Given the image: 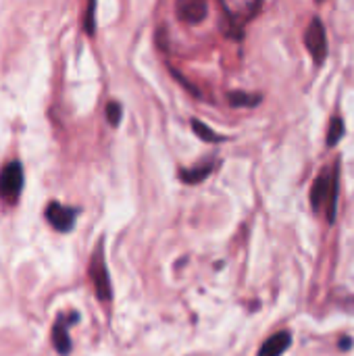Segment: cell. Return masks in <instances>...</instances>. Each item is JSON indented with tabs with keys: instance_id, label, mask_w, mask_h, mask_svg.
<instances>
[{
	"instance_id": "cell-15",
	"label": "cell",
	"mask_w": 354,
	"mask_h": 356,
	"mask_svg": "<svg viewBox=\"0 0 354 356\" xmlns=\"http://www.w3.org/2000/svg\"><path fill=\"white\" fill-rule=\"evenodd\" d=\"M317 2H321V0H317Z\"/></svg>"
},
{
	"instance_id": "cell-9",
	"label": "cell",
	"mask_w": 354,
	"mask_h": 356,
	"mask_svg": "<svg viewBox=\"0 0 354 356\" xmlns=\"http://www.w3.org/2000/svg\"><path fill=\"white\" fill-rule=\"evenodd\" d=\"M213 169H215V163L211 161V163H204V165H198V167H194V169H184V171H179V177L186 181V184H200L202 179H207L211 173H213Z\"/></svg>"
},
{
	"instance_id": "cell-5",
	"label": "cell",
	"mask_w": 354,
	"mask_h": 356,
	"mask_svg": "<svg viewBox=\"0 0 354 356\" xmlns=\"http://www.w3.org/2000/svg\"><path fill=\"white\" fill-rule=\"evenodd\" d=\"M175 13L184 23L196 25V23L204 21V17L209 13V4H207V0H177Z\"/></svg>"
},
{
	"instance_id": "cell-1",
	"label": "cell",
	"mask_w": 354,
	"mask_h": 356,
	"mask_svg": "<svg viewBox=\"0 0 354 356\" xmlns=\"http://www.w3.org/2000/svg\"><path fill=\"white\" fill-rule=\"evenodd\" d=\"M23 190V167L19 161H10L0 171V200L4 204H15Z\"/></svg>"
},
{
	"instance_id": "cell-12",
	"label": "cell",
	"mask_w": 354,
	"mask_h": 356,
	"mask_svg": "<svg viewBox=\"0 0 354 356\" xmlns=\"http://www.w3.org/2000/svg\"><path fill=\"white\" fill-rule=\"evenodd\" d=\"M342 134H344V121L340 117H332L330 129H328V146L334 148L342 140Z\"/></svg>"
},
{
	"instance_id": "cell-7",
	"label": "cell",
	"mask_w": 354,
	"mask_h": 356,
	"mask_svg": "<svg viewBox=\"0 0 354 356\" xmlns=\"http://www.w3.org/2000/svg\"><path fill=\"white\" fill-rule=\"evenodd\" d=\"M77 319V315H61L52 327V342H54V348L56 353L63 356H67L71 353V338H69V323H73Z\"/></svg>"
},
{
	"instance_id": "cell-8",
	"label": "cell",
	"mask_w": 354,
	"mask_h": 356,
	"mask_svg": "<svg viewBox=\"0 0 354 356\" xmlns=\"http://www.w3.org/2000/svg\"><path fill=\"white\" fill-rule=\"evenodd\" d=\"M290 342H292V336L288 332H280L263 344V348L259 350V356H282L290 348Z\"/></svg>"
},
{
	"instance_id": "cell-3",
	"label": "cell",
	"mask_w": 354,
	"mask_h": 356,
	"mask_svg": "<svg viewBox=\"0 0 354 356\" xmlns=\"http://www.w3.org/2000/svg\"><path fill=\"white\" fill-rule=\"evenodd\" d=\"M90 277H92V284H94V288H96V296H98L102 302L111 300V280H108V271H106V263H104L102 244H98L96 252L92 254Z\"/></svg>"
},
{
	"instance_id": "cell-2",
	"label": "cell",
	"mask_w": 354,
	"mask_h": 356,
	"mask_svg": "<svg viewBox=\"0 0 354 356\" xmlns=\"http://www.w3.org/2000/svg\"><path fill=\"white\" fill-rule=\"evenodd\" d=\"M305 44L315 60V65H323L325 56H328V35H325V27L321 23L319 17H313L309 27H307V33H305Z\"/></svg>"
},
{
	"instance_id": "cell-4",
	"label": "cell",
	"mask_w": 354,
	"mask_h": 356,
	"mask_svg": "<svg viewBox=\"0 0 354 356\" xmlns=\"http://www.w3.org/2000/svg\"><path fill=\"white\" fill-rule=\"evenodd\" d=\"M77 211L71 207H63L58 202H50L46 209V221L56 229V232H71L75 223Z\"/></svg>"
},
{
	"instance_id": "cell-10",
	"label": "cell",
	"mask_w": 354,
	"mask_h": 356,
	"mask_svg": "<svg viewBox=\"0 0 354 356\" xmlns=\"http://www.w3.org/2000/svg\"><path fill=\"white\" fill-rule=\"evenodd\" d=\"M192 129H194V134H196L202 142L217 144V142H223V140H225L223 136L215 134L209 125H204V123H202V121H198V119H192Z\"/></svg>"
},
{
	"instance_id": "cell-13",
	"label": "cell",
	"mask_w": 354,
	"mask_h": 356,
	"mask_svg": "<svg viewBox=\"0 0 354 356\" xmlns=\"http://www.w3.org/2000/svg\"><path fill=\"white\" fill-rule=\"evenodd\" d=\"M121 113H123V108H121L119 102H108L106 104V119H108V123L113 127H117L121 123Z\"/></svg>"
},
{
	"instance_id": "cell-6",
	"label": "cell",
	"mask_w": 354,
	"mask_h": 356,
	"mask_svg": "<svg viewBox=\"0 0 354 356\" xmlns=\"http://www.w3.org/2000/svg\"><path fill=\"white\" fill-rule=\"evenodd\" d=\"M334 181H336V175H319L311 188V204L315 211H321L323 207L328 209V202H330V196H332V190H334Z\"/></svg>"
},
{
	"instance_id": "cell-14",
	"label": "cell",
	"mask_w": 354,
	"mask_h": 356,
	"mask_svg": "<svg viewBox=\"0 0 354 356\" xmlns=\"http://www.w3.org/2000/svg\"><path fill=\"white\" fill-rule=\"evenodd\" d=\"M94 10H96V0H88V10H86V31L92 35L94 29H96V23H94Z\"/></svg>"
},
{
	"instance_id": "cell-11",
	"label": "cell",
	"mask_w": 354,
	"mask_h": 356,
	"mask_svg": "<svg viewBox=\"0 0 354 356\" xmlns=\"http://www.w3.org/2000/svg\"><path fill=\"white\" fill-rule=\"evenodd\" d=\"M227 98L232 106H257L261 102L259 94H246V92H230Z\"/></svg>"
}]
</instances>
